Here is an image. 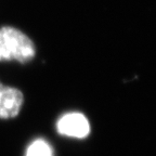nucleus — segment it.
I'll return each instance as SVG.
<instances>
[{
    "label": "nucleus",
    "instance_id": "obj_2",
    "mask_svg": "<svg viewBox=\"0 0 156 156\" xmlns=\"http://www.w3.org/2000/svg\"><path fill=\"white\" fill-rule=\"evenodd\" d=\"M24 95L20 89L0 81V119H12L21 112Z\"/></svg>",
    "mask_w": 156,
    "mask_h": 156
},
{
    "label": "nucleus",
    "instance_id": "obj_1",
    "mask_svg": "<svg viewBox=\"0 0 156 156\" xmlns=\"http://www.w3.org/2000/svg\"><path fill=\"white\" fill-rule=\"evenodd\" d=\"M35 55V44L25 33L12 26L0 27V62L26 64Z\"/></svg>",
    "mask_w": 156,
    "mask_h": 156
},
{
    "label": "nucleus",
    "instance_id": "obj_4",
    "mask_svg": "<svg viewBox=\"0 0 156 156\" xmlns=\"http://www.w3.org/2000/svg\"><path fill=\"white\" fill-rule=\"evenodd\" d=\"M26 156H52V150L44 140H36L28 146Z\"/></svg>",
    "mask_w": 156,
    "mask_h": 156
},
{
    "label": "nucleus",
    "instance_id": "obj_3",
    "mask_svg": "<svg viewBox=\"0 0 156 156\" xmlns=\"http://www.w3.org/2000/svg\"><path fill=\"white\" fill-rule=\"evenodd\" d=\"M56 129L62 136L81 139L89 134L90 125L85 115L80 113H68L58 119Z\"/></svg>",
    "mask_w": 156,
    "mask_h": 156
}]
</instances>
